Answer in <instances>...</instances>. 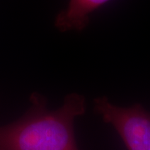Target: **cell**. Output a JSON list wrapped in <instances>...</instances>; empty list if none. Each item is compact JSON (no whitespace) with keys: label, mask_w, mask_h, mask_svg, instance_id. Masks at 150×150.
Returning a JSON list of instances; mask_svg holds the SVG:
<instances>
[{"label":"cell","mask_w":150,"mask_h":150,"mask_svg":"<svg viewBox=\"0 0 150 150\" xmlns=\"http://www.w3.org/2000/svg\"><path fill=\"white\" fill-rule=\"evenodd\" d=\"M30 101L21 118L0 126V150H79L74 123L85 112L84 96L69 93L56 110L48 109L40 93H32Z\"/></svg>","instance_id":"1"},{"label":"cell","mask_w":150,"mask_h":150,"mask_svg":"<svg viewBox=\"0 0 150 150\" xmlns=\"http://www.w3.org/2000/svg\"><path fill=\"white\" fill-rule=\"evenodd\" d=\"M94 110L113 126L128 150H150V112L140 104L118 107L103 96L94 99Z\"/></svg>","instance_id":"2"},{"label":"cell","mask_w":150,"mask_h":150,"mask_svg":"<svg viewBox=\"0 0 150 150\" xmlns=\"http://www.w3.org/2000/svg\"><path fill=\"white\" fill-rule=\"evenodd\" d=\"M110 0H69L67 8L57 15L55 27L60 32L82 31L90 20V14Z\"/></svg>","instance_id":"3"}]
</instances>
